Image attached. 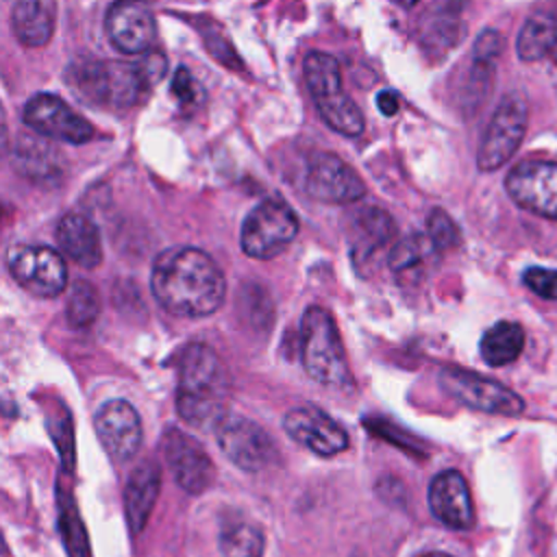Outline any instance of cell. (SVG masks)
<instances>
[{
	"instance_id": "21",
	"label": "cell",
	"mask_w": 557,
	"mask_h": 557,
	"mask_svg": "<svg viewBox=\"0 0 557 557\" xmlns=\"http://www.w3.org/2000/svg\"><path fill=\"white\" fill-rule=\"evenodd\" d=\"M394 237V222L392 218L376 209H363L355 215L352 228H350V248H352V257L359 261L363 259L366 263L383 248H387V244Z\"/></svg>"
},
{
	"instance_id": "6",
	"label": "cell",
	"mask_w": 557,
	"mask_h": 557,
	"mask_svg": "<svg viewBox=\"0 0 557 557\" xmlns=\"http://www.w3.org/2000/svg\"><path fill=\"white\" fill-rule=\"evenodd\" d=\"M298 233V218L281 198L259 202L242 224V250L252 259H272L285 250Z\"/></svg>"
},
{
	"instance_id": "26",
	"label": "cell",
	"mask_w": 557,
	"mask_h": 557,
	"mask_svg": "<svg viewBox=\"0 0 557 557\" xmlns=\"http://www.w3.org/2000/svg\"><path fill=\"white\" fill-rule=\"evenodd\" d=\"M222 557H261L263 533L248 522H237L220 535Z\"/></svg>"
},
{
	"instance_id": "18",
	"label": "cell",
	"mask_w": 557,
	"mask_h": 557,
	"mask_svg": "<svg viewBox=\"0 0 557 557\" xmlns=\"http://www.w3.org/2000/svg\"><path fill=\"white\" fill-rule=\"evenodd\" d=\"M429 507L433 516L457 531H468L474 527V509L468 483L461 472L444 470L433 476L429 485Z\"/></svg>"
},
{
	"instance_id": "24",
	"label": "cell",
	"mask_w": 557,
	"mask_h": 557,
	"mask_svg": "<svg viewBox=\"0 0 557 557\" xmlns=\"http://www.w3.org/2000/svg\"><path fill=\"white\" fill-rule=\"evenodd\" d=\"M557 48V15L544 11L531 15L520 28L516 50L522 61H540Z\"/></svg>"
},
{
	"instance_id": "9",
	"label": "cell",
	"mask_w": 557,
	"mask_h": 557,
	"mask_svg": "<svg viewBox=\"0 0 557 557\" xmlns=\"http://www.w3.org/2000/svg\"><path fill=\"white\" fill-rule=\"evenodd\" d=\"M11 276L33 296L54 298L65 289L67 272L63 257L50 246L17 244L9 250Z\"/></svg>"
},
{
	"instance_id": "23",
	"label": "cell",
	"mask_w": 557,
	"mask_h": 557,
	"mask_svg": "<svg viewBox=\"0 0 557 557\" xmlns=\"http://www.w3.org/2000/svg\"><path fill=\"white\" fill-rule=\"evenodd\" d=\"M481 357L485 363L498 368L516 361L524 348V329L518 322L500 320L481 337Z\"/></svg>"
},
{
	"instance_id": "22",
	"label": "cell",
	"mask_w": 557,
	"mask_h": 557,
	"mask_svg": "<svg viewBox=\"0 0 557 557\" xmlns=\"http://www.w3.org/2000/svg\"><path fill=\"white\" fill-rule=\"evenodd\" d=\"M159 485H161V472L154 461H144L133 470L126 485V516L135 533L141 531L146 524L154 507Z\"/></svg>"
},
{
	"instance_id": "28",
	"label": "cell",
	"mask_w": 557,
	"mask_h": 557,
	"mask_svg": "<svg viewBox=\"0 0 557 557\" xmlns=\"http://www.w3.org/2000/svg\"><path fill=\"white\" fill-rule=\"evenodd\" d=\"M98 311H100V298L94 285L85 281H74L67 298V311H65L70 324L76 329L87 326L96 320Z\"/></svg>"
},
{
	"instance_id": "16",
	"label": "cell",
	"mask_w": 557,
	"mask_h": 557,
	"mask_svg": "<svg viewBox=\"0 0 557 557\" xmlns=\"http://www.w3.org/2000/svg\"><path fill=\"white\" fill-rule=\"evenodd\" d=\"M96 435L111 459L126 461L135 457L141 444V422L131 403L122 398L107 400L94 418Z\"/></svg>"
},
{
	"instance_id": "35",
	"label": "cell",
	"mask_w": 557,
	"mask_h": 557,
	"mask_svg": "<svg viewBox=\"0 0 557 557\" xmlns=\"http://www.w3.org/2000/svg\"><path fill=\"white\" fill-rule=\"evenodd\" d=\"M392 2H396V4H400V7H405V9H409V7H413L418 0H392Z\"/></svg>"
},
{
	"instance_id": "19",
	"label": "cell",
	"mask_w": 557,
	"mask_h": 557,
	"mask_svg": "<svg viewBox=\"0 0 557 557\" xmlns=\"http://www.w3.org/2000/svg\"><path fill=\"white\" fill-rule=\"evenodd\" d=\"M61 250L83 268H96L102 261V244L96 224L81 213H67L57 226Z\"/></svg>"
},
{
	"instance_id": "3",
	"label": "cell",
	"mask_w": 557,
	"mask_h": 557,
	"mask_svg": "<svg viewBox=\"0 0 557 557\" xmlns=\"http://www.w3.org/2000/svg\"><path fill=\"white\" fill-rule=\"evenodd\" d=\"M72 83L78 94L96 104L128 109L144 98L152 85L144 63L85 59L72 67Z\"/></svg>"
},
{
	"instance_id": "17",
	"label": "cell",
	"mask_w": 557,
	"mask_h": 557,
	"mask_svg": "<svg viewBox=\"0 0 557 557\" xmlns=\"http://www.w3.org/2000/svg\"><path fill=\"white\" fill-rule=\"evenodd\" d=\"M165 459L170 461V468L174 472V479L185 492L200 494L205 492L215 476V468L205 453V448L191 440L187 433L172 429L168 431L163 440Z\"/></svg>"
},
{
	"instance_id": "29",
	"label": "cell",
	"mask_w": 557,
	"mask_h": 557,
	"mask_svg": "<svg viewBox=\"0 0 557 557\" xmlns=\"http://www.w3.org/2000/svg\"><path fill=\"white\" fill-rule=\"evenodd\" d=\"M426 228H429V239L433 242V246L437 250H444V248H450L459 242V231H457V224L448 218V213H444L442 209H435L431 211L429 215V222H426Z\"/></svg>"
},
{
	"instance_id": "11",
	"label": "cell",
	"mask_w": 557,
	"mask_h": 557,
	"mask_svg": "<svg viewBox=\"0 0 557 557\" xmlns=\"http://www.w3.org/2000/svg\"><path fill=\"white\" fill-rule=\"evenodd\" d=\"M215 440L220 450L248 472H259L278 457L272 437L257 422L242 416H222L215 424Z\"/></svg>"
},
{
	"instance_id": "30",
	"label": "cell",
	"mask_w": 557,
	"mask_h": 557,
	"mask_svg": "<svg viewBox=\"0 0 557 557\" xmlns=\"http://www.w3.org/2000/svg\"><path fill=\"white\" fill-rule=\"evenodd\" d=\"M522 283L537 296L546 300H557V270L546 268H529L522 274Z\"/></svg>"
},
{
	"instance_id": "12",
	"label": "cell",
	"mask_w": 557,
	"mask_h": 557,
	"mask_svg": "<svg viewBox=\"0 0 557 557\" xmlns=\"http://www.w3.org/2000/svg\"><path fill=\"white\" fill-rule=\"evenodd\" d=\"M24 122L48 139L85 144L94 137V126L54 94H37L24 107Z\"/></svg>"
},
{
	"instance_id": "5",
	"label": "cell",
	"mask_w": 557,
	"mask_h": 557,
	"mask_svg": "<svg viewBox=\"0 0 557 557\" xmlns=\"http://www.w3.org/2000/svg\"><path fill=\"white\" fill-rule=\"evenodd\" d=\"M302 70L322 120L346 137L359 135L363 131V115L352 98L342 89L339 63L326 52H309Z\"/></svg>"
},
{
	"instance_id": "13",
	"label": "cell",
	"mask_w": 557,
	"mask_h": 557,
	"mask_svg": "<svg viewBox=\"0 0 557 557\" xmlns=\"http://www.w3.org/2000/svg\"><path fill=\"white\" fill-rule=\"evenodd\" d=\"M305 189L315 200L335 205L355 202L366 194V185L359 174L346 161L331 152H318L309 159Z\"/></svg>"
},
{
	"instance_id": "8",
	"label": "cell",
	"mask_w": 557,
	"mask_h": 557,
	"mask_svg": "<svg viewBox=\"0 0 557 557\" xmlns=\"http://www.w3.org/2000/svg\"><path fill=\"white\" fill-rule=\"evenodd\" d=\"M437 379L444 392L470 409L498 416H520L524 411V400L494 379L461 368H442Z\"/></svg>"
},
{
	"instance_id": "14",
	"label": "cell",
	"mask_w": 557,
	"mask_h": 557,
	"mask_svg": "<svg viewBox=\"0 0 557 557\" xmlns=\"http://www.w3.org/2000/svg\"><path fill=\"white\" fill-rule=\"evenodd\" d=\"M285 433L320 457H333L348 448L344 426L318 407H294L283 418Z\"/></svg>"
},
{
	"instance_id": "31",
	"label": "cell",
	"mask_w": 557,
	"mask_h": 557,
	"mask_svg": "<svg viewBox=\"0 0 557 557\" xmlns=\"http://www.w3.org/2000/svg\"><path fill=\"white\" fill-rule=\"evenodd\" d=\"M172 96L178 98L181 104L185 107H196L205 100V91L202 87L198 85V81L185 70V67H178L174 72V78H172Z\"/></svg>"
},
{
	"instance_id": "32",
	"label": "cell",
	"mask_w": 557,
	"mask_h": 557,
	"mask_svg": "<svg viewBox=\"0 0 557 557\" xmlns=\"http://www.w3.org/2000/svg\"><path fill=\"white\" fill-rule=\"evenodd\" d=\"M503 50V37L496 30H483L479 39L474 41V61L490 63L500 54Z\"/></svg>"
},
{
	"instance_id": "15",
	"label": "cell",
	"mask_w": 557,
	"mask_h": 557,
	"mask_svg": "<svg viewBox=\"0 0 557 557\" xmlns=\"http://www.w3.org/2000/svg\"><path fill=\"white\" fill-rule=\"evenodd\" d=\"M111 44L126 54H144L150 50L157 26L152 11L144 0H115L104 17Z\"/></svg>"
},
{
	"instance_id": "4",
	"label": "cell",
	"mask_w": 557,
	"mask_h": 557,
	"mask_svg": "<svg viewBox=\"0 0 557 557\" xmlns=\"http://www.w3.org/2000/svg\"><path fill=\"white\" fill-rule=\"evenodd\" d=\"M300 357L307 374L322 385H348L350 370L344 344L331 313L318 305L307 307L300 320Z\"/></svg>"
},
{
	"instance_id": "33",
	"label": "cell",
	"mask_w": 557,
	"mask_h": 557,
	"mask_svg": "<svg viewBox=\"0 0 557 557\" xmlns=\"http://www.w3.org/2000/svg\"><path fill=\"white\" fill-rule=\"evenodd\" d=\"M376 104H379L381 113H385V115H394L398 111V98L394 91H381L376 96Z\"/></svg>"
},
{
	"instance_id": "27",
	"label": "cell",
	"mask_w": 557,
	"mask_h": 557,
	"mask_svg": "<svg viewBox=\"0 0 557 557\" xmlns=\"http://www.w3.org/2000/svg\"><path fill=\"white\" fill-rule=\"evenodd\" d=\"M437 250L433 246V242L429 239V235H409L405 239H400L392 252H389V268L396 274H407L413 272L418 268H422L424 259Z\"/></svg>"
},
{
	"instance_id": "7",
	"label": "cell",
	"mask_w": 557,
	"mask_h": 557,
	"mask_svg": "<svg viewBox=\"0 0 557 557\" xmlns=\"http://www.w3.org/2000/svg\"><path fill=\"white\" fill-rule=\"evenodd\" d=\"M529 120V107L522 94H507L496 107L476 154L479 170L492 172L511 159L518 150Z\"/></svg>"
},
{
	"instance_id": "34",
	"label": "cell",
	"mask_w": 557,
	"mask_h": 557,
	"mask_svg": "<svg viewBox=\"0 0 557 557\" xmlns=\"http://www.w3.org/2000/svg\"><path fill=\"white\" fill-rule=\"evenodd\" d=\"M418 557H453V555L440 553V550H431V553H422V555H418Z\"/></svg>"
},
{
	"instance_id": "20",
	"label": "cell",
	"mask_w": 557,
	"mask_h": 557,
	"mask_svg": "<svg viewBox=\"0 0 557 557\" xmlns=\"http://www.w3.org/2000/svg\"><path fill=\"white\" fill-rule=\"evenodd\" d=\"M54 0H17L11 11V26L26 48L46 46L54 33Z\"/></svg>"
},
{
	"instance_id": "10",
	"label": "cell",
	"mask_w": 557,
	"mask_h": 557,
	"mask_svg": "<svg viewBox=\"0 0 557 557\" xmlns=\"http://www.w3.org/2000/svg\"><path fill=\"white\" fill-rule=\"evenodd\" d=\"M505 189L518 207L557 220V161L527 159L516 163L505 178Z\"/></svg>"
},
{
	"instance_id": "1",
	"label": "cell",
	"mask_w": 557,
	"mask_h": 557,
	"mask_svg": "<svg viewBox=\"0 0 557 557\" xmlns=\"http://www.w3.org/2000/svg\"><path fill=\"white\" fill-rule=\"evenodd\" d=\"M150 285L159 305L178 318H202L218 311L226 292L218 263L191 246L163 250L152 265Z\"/></svg>"
},
{
	"instance_id": "2",
	"label": "cell",
	"mask_w": 557,
	"mask_h": 557,
	"mask_svg": "<svg viewBox=\"0 0 557 557\" xmlns=\"http://www.w3.org/2000/svg\"><path fill=\"white\" fill-rule=\"evenodd\" d=\"M231 379L220 357L205 344H189L178 357V416L194 426L218 424L228 403Z\"/></svg>"
},
{
	"instance_id": "25",
	"label": "cell",
	"mask_w": 557,
	"mask_h": 557,
	"mask_svg": "<svg viewBox=\"0 0 557 557\" xmlns=\"http://www.w3.org/2000/svg\"><path fill=\"white\" fill-rule=\"evenodd\" d=\"M24 141L20 148L15 146V170H20L24 176L33 181H52L54 176L61 174L57 165L59 152L50 150L41 141H33L28 137H22Z\"/></svg>"
}]
</instances>
